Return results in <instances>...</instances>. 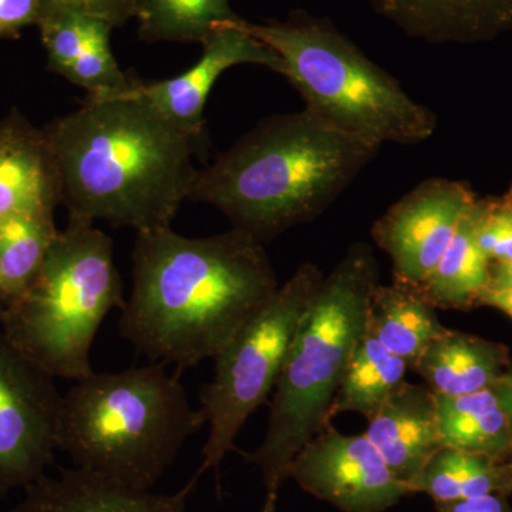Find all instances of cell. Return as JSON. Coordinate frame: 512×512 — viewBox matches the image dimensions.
<instances>
[{
	"label": "cell",
	"instance_id": "6da1fadb",
	"mask_svg": "<svg viewBox=\"0 0 512 512\" xmlns=\"http://www.w3.org/2000/svg\"><path fill=\"white\" fill-rule=\"evenodd\" d=\"M121 336L175 372L214 359L279 288L264 244L245 232H137Z\"/></svg>",
	"mask_w": 512,
	"mask_h": 512
},
{
	"label": "cell",
	"instance_id": "7a4b0ae2",
	"mask_svg": "<svg viewBox=\"0 0 512 512\" xmlns=\"http://www.w3.org/2000/svg\"><path fill=\"white\" fill-rule=\"evenodd\" d=\"M45 131L69 217L153 231L171 227L190 198L194 140L128 87L87 97Z\"/></svg>",
	"mask_w": 512,
	"mask_h": 512
},
{
	"label": "cell",
	"instance_id": "3957f363",
	"mask_svg": "<svg viewBox=\"0 0 512 512\" xmlns=\"http://www.w3.org/2000/svg\"><path fill=\"white\" fill-rule=\"evenodd\" d=\"M380 148L308 109L276 114L198 170L188 200L212 205L265 244L320 217Z\"/></svg>",
	"mask_w": 512,
	"mask_h": 512
},
{
	"label": "cell",
	"instance_id": "277c9868",
	"mask_svg": "<svg viewBox=\"0 0 512 512\" xmlns=\"http://www.w3.org/2000/svg\"><path fill=\"white\" fill-rule=\"evenodd\" d=\"M379 278L373 248L356 242L313 293L279 373L264 440L244 454L261 473L265 497H278L293 458L332 420L330 406L365 333Z\"/></svg>",
	"mask_w": 512,
	"mask_h": 512
},
{
	"label": "cell",
	"instance_id": "5b68a950",
	"mask_svg": "<svg viewBox=\"0 0 512 512\" xmlns=\"http://www.w3.org/2000/svg\"><path fill=\"white\" fill-rule=\"evenodd\" d=\"M180 375L151 362L77 380L63 394L57 448L74 467L134 490H153L205 426Z\"/></svg>",
	"mask_w": 512,
	"mask_h": 512
},
{
	"label": "cell",
	"instance_id": "8992f818",
	"mask_svg": "<svg viewBox=\"0 0 512 512\" xmlns=\"http://www.w3.org/2000/svg\"><path fill=\"white\" fill-rule=\"evenodd\" d=\"M232 25L274 50L312 111L330 126L376 146H416L434 136V111L413 100L329 20L293 12L285 22Z\"/></svg>",
	"mask_w": 512,
	"mask_h": 512
},
{
	"label": "cell",
	"instance_id": "52a82bcc",
	"mask_svg": "<svg viewBox=\"0 0 512 512\" xmlns=\"http://www.w3.org/2000/svg\"><path fill=\"white\" fill-rule=\"evenodd\" d=\"M124 302L113 241L94 222L69 217L35 279L5 303L0 329L49 375L77 382L94 372V339Z\"/></svg>",
	"mask_w": 512,
	"mask_h": 512
},
{
	"label": "cell",
	"instance_id": "ba28073f",
	"mask_svg": "<svg viewBox=\"0 0 512 512\" xmlns=\"http://www.w3.org/2000/svg\"><path fill=\"white\" fill-rule=\"evenodd\" d=\"M322 278L312 262L299 266L212 359L214 375L202 386L198 407L210 426L197 471L201 476L212 470L218 477L239 431L274 393L293 336Z\"/></svg>",
	"mask_w": 512,
	"mask_h": 512
},
{
	"label": "cell",
	"instance_id": "9c48e42d",
	"mask_svg": "<svg viewBox=\"0 0 512 512\" xmlns=\"http://www.w3.org/2000/svg\"><path fill=\"white\" fill-rule=\"evenodd\" d=\"M55 380L0 329V498L55 463L63 400Z\"/></svg>",
	"mask_w": 512,
	"mask_h": 512
},
{
	"label": "cell",
	"instance_id": "30bf717a",
	"mask_svg": "<svg viewBox=\"0 0 512 512\" xmlns=\"http://www.w3.org/2000/svg\"><path fill=\"white\" fill-rule=\"evenodd\" d=\"M289 478L342 512H386L413 494L366 434L346 436L330 423L293 458Z\"/></svg>",
	"mask_w": 512,
	"mask_h": 512
},
{
	"label": "cell",
	"instance_id": "8fae6325",
	"mask_svg": "<svg viewBox=\"0 0 512 512\" xmlns=\"http://www.w3.org/2000/svg\"><path fill=\"white\" fill-rule=\"evenodd\" d=\"M476 204L466 185L429 178L384 212L372 238L392 259L394 282L419 288Z\"/></svg>",
	"mask_w": 512,
	"mask_h": 512
},
{
	"label": "cell",
	"instance_id": "7c38bea8",
	"mask_svg": "<svg viewBox=\"0 0 512 512\" xmlns=\"http://www.w3.org/2000/svg\"><path fill=\"white\" fill-rule=\"evenodd\" d=\"M201 45V59L180 76L153 83L131 79L128 86L131 93L150 103L192 140L202 137L205 104L225 70L239 64H256L284 73V63L274 50L231 22L215 28Z\"/></svg>",
	"mask_w": 512,
	"mask_h": 512
},
{
	"label": "cell",
	"instance_id": "4fadbf2b",
	"mask_svg": "<svg viewBox=\"0 0 512 512\" xmlns=\"http://www.w3.org/2000/svg\"><path fill=\"white\" fill-rule=\"evenodd\" d=\"M62 202V174L45 128L12 111L0 120V220L55 215Z\"/></svg>",
	"mask_w": 512,
	"mask_h": 512
},
{
	"label": "cell",
	"instance_id": "5bb4252c",
	"mask_svg": "<svg viewBox=\"0 0 512 512\" xmlns=\"http://www.w3.org/2000/svg\"><path fill=\"white\" fill-rule=\"evenodd\" d=\"M201 474L173 494L134 490L83 468H62L59 476H43L26 487L9 512H188V498Z\"/></svg>",
	"mask_w": 512,
	"mask_h": 512
},
{
	"label": "cell",
	"instance_id": "9a60e30c",
	"mask_svg": "<svg viewBox=\"0 0 512 512\" xmlns=\"http://www.w3.org/2000/svg\"><path fill=\"white\" fill-rule=\"evenodd\" d=\"M365 434L394 476L412 490L414 480L443 447L436 394L427 384L404 382L369 420Z\"/></svg>",
	"mask_w": 512,
	"mask_h": 512
},
{
	"label": "cell",
	"instance_id": "2e32d148",
	"mask_svg": "<svg viewBox=\"0 0 512 512\" xmlns=\"http://www.w3.org/2000/svg\"><path fill=\"white\" fill-rule=\"evenodd\" d=\"M407 35L429 43L470 40L512 25V0H367Z\"/></svg>",
	"mask_w": 512,
	"mask_h": 512
},
{
	"label": "cell",
	"instance_id": "e0dca14e",
	"mask_svg": "<svg viewBox=\"0 0 512 512\" xmlns=\"http://www.w3.org/2000/svg\"><path fill=\"white\" fill-rule=\"evenodd\" d=\"M510 363L504 345L447 329L431 340L414 370L433 393L460 396L491 389Z\"/></svg>",
	"mask_w": 512,
	"mask_h": 512
},
{
	"label": "cell",
	"instance_id": "ac0fdd59",
	"mask_svg": "<svg viewBox=\"0 0 512 512\" xmlns=\"http://www.w3.org/2000/svg\"><path fill=\"white\" fill-rule=\"evenodd\" d=\"M365 330L414 370L431 340L447 328L416 288L394 282L379 284L373 292Z\"/></svg>",
	"mask_w": 512,
	"mask_h": 512
},
{
	"label": "cell",
	"instance_id": "d6986e66",
	"mask_svg": "<svg viewBox=\"0 0 512 512\" xmlns=\"http://www.w3.org/2000/svg\"><path fill=\"white\" fill-rule=\"evenodd\" d=\"M436 410L441 446L498 461L510 457V421L493 389L460 396L436 394Z\"/></svg>",
	"mask_w": 512,
	"mask_h": 512
},
{
	"label": "cell",
	"instance_id": "ffe728a7",
	"mask_svg": "<svg viewBox=\"0 0 512 512\" xmlns=\"http://www.w3.org/2000/svg\"><path fill=\"white\" fill-rule=\"evenodd\" d=\"M476 205L461 221L456 235L426 281L417 288L436 309L461 311L471 308L478 303V296L490 281L491 261L478 247L474 232Z\"/></svg>",
	"mask_w": 512,
	"mask_h": 512
},
{
	"label": "cell",
	"instance_id": "44dd1931",
	"mask_svg": "<svg viewBox=\"0 0 512 512\" xmlns=\"http://www.w3.org/2000/svg\"><path fill=\"white\" fill-rule=\"evenodd\" d=\"M407 369L404 360L365 330L330 406V419L342 413H359L369 421L406 382Z\"/></svg>",
	"mask_w": 512,
	"mask_h": 512
},
{
	"label": "cell",
	"instance_id": "7402d4cb",
	"mask_svg": "<svg viewBox=\"0 0 512 512\" xmlns=\"http://www.w3.org/2000/svg\"><path fill=\"white\" fill-rule=\"evenodd\" d=\"M413 494L429 495L434 504L488 494H511L505 461L441 447L412 484Z\"/></svg>",
	"mask_w": 512,
	"mask_h": 512
},
{
	"label": "cell",
	"instance_id": "603a6c76",
	"mask_svg": "<svg viewBox=\"0 0 512 512\" xmlns=\"http://www.w3.org/2000/svg\"><path fill=\"white\" fill-rule=\"evenodd\" d=\"M134 18L146 42L202 43L239 16L229 0H138Z\"/></svg>",
	"mask_w": 512,
	"mask_h": 512
},
{
	"label": "cell",
	"instance_id": "cb8c5ba5",
	"mask_svg": "<svg viewBox=\"0 0 512 512\" xmlns=\"http://www.w3.org/2000/svg\"><path fill=\"white\" fill-rule=\"evenodd\" d=\"M59 232L55 215H13L0 220V292L5 302L35 279Z\"/></svg>",
	"mask_w": 512,
	"mask_h": 512
},
{
	"label": "cell",
	"instance_id": "d4e9b609",
	"mask_svg": "<svg viewBox=\"0 0 512 512\" xmlns=\"http://www.w3.org/2000/svg\"><path fill=\"white\" fill-rule=\"evenodd\" d=\"M37 26L49 59V69L57 74H62L90 47L110 42L113 30V26L104 20L64 9L46 10Z\"/></svg>",
	"mask_w": 512,
	"mask_h": 512
},
{
	"label": "cell",
	"instance_id": "484cf974",
	"mask_svg": "<svg viewBox=\"0 0 512 512\" xmlns=\"http://www.w3.org/2000/svg\"><path fill=\"white\" fill-rule=\"evenodd\" d=\"M60 76L83 87L89 96L94 97L124 92L131 82L114 59L110 42L87 49Z\"/></svg>",
	"mask_w": 512,
	"mask_h": 512
},
{
	"label": "cell",
	"instance_id": "4316f807",
	"mask_svg": "<svg viewBox=\"0 0 512 512\" xmlns=\"http://www.w3.org/2000/svg\"><path fill=\"white\" fill-rule=\"evenodd\" d=\"M474 232L478 247L491 262L512 259V214L504 205H476Z\"/></svg>",
	"mask_w": 512,
	"mask_h": 512
},
{
	"label": "cell",
	"instance_id": "83f0119b",
	"mask_svg": "<svg viewBox=\"0 0 512 512\" xmlns=\"http://www.w3.org/2000/svg\"><path fill=\"white\" fill-rule=\"evenodd\" d=\"M137 3L138 0H43V13L50 9L73 10L104 20L114 29L134 18Z\"/></svg>",
	"mask_w": 512,
	"mask_h": 512
},
{
	"label": "cell",
	"instance_id": "f1b7e54d",
	"mask_svg": "<svg viewBox=\"0 0 512 512\" xmlns=\"http://www.w3.org/2000/svg\"><path fill=\"white\" fill-rule=\"evenodd\" d=\"M42 16L43 0H0V39L39 25Z\"/></svg>",
	"mask_w": 512,
	"mask_h": 512
},
{
	"label": "cell",
	"instance_id": "f546056e",
	"mask_svg": "<svg viewBox=\"0 0 512 512\" xmlns=\"http://www.w3.org/2000/svg\"><path fill=\"white\" fill-rule=\"evenodd\" d=\"M504 495L488 494L468 500L450 501L436 505L437 512H512Z\"/></svg>",
	"mask_w": 512,
	"mask_h": 512
},
{
	"label": "cell",
	"instance_id": "4dcf8cb0",
	"mask_svg": "<svg viewBox=\"0 0 512 512\" xmlns=\"http://www.w3.org/2000/svg\"><path fill=\"white\" fill-rule=\"evenodd\" d=\"M480 305L491 306L512 319V288H487L478 296Z\"/></svg>",
	"mask_w": 512,
	"mask_h": 512
},
{
	"label": "cell",
	"instance_id": "1f68e13d",
	"mask_svg": "<svg viewBox=\"0 0 512 512\" xmlns=\"http://www.w3.org/2000/svg\"><path fill=\"white\" fill-rule=\"evenodd\" d=\"M491 389L497 394L501 407L507 414L512 434V363L504 370L503 375L498 377L497 382L494 383Z\"/></svg>",
	"mask_w": 512,
	"mask_h": 512
},
{
	"label": "cell",
	"instance_id": "d6a6232c",
	"mask_svg": "<svg viewBox=\"0 0 512 512\" xmlns=\"http://www.w3.org/2000/svg\"><path fill=\"white\" fill-rule=\"evenodd\" d=\"M490 288H512V259L490 262Z\"/></svg>",
	"mask_w": 512,
	"mask_h": 512
},
{
	"label": "cell",
	"instance_id": "836d02e7",
	"mask_svg": "<svg viewBox=\"0 0 512 512\" xmlns=\"http://www.w3.org/2000/svg\"><path fill=\"white\" fill-rule=\"evenodd\" d=\"M276 504H278V497H265L264 504L256 512H278Z\"/></svg>",
	"mask_w": 512,
	"mask_h": 512
},
{
	"label": "cell",
	"instance_id": "e575fe53",
	"mask_svg": "<svg viewBox=\"0 0 512 512\" xmlns=\"http://www.w3.org/2000/svg\"><path fill=\"white\" fill-rule=\"evenodd\" d=\"M505 464H507L508 477H510V490L512 494V451L510 457L505 460Z\"/></svg>",
	"mask_w": 512,
	"mask_h": 512
},
{
	"label": "cell",
	"instance_id": "d590c367",
	"mask_svg": "<svg viewBox=\"0 0 512 512\" xmlns=\"http://www.w3.org/2000/svg\"><path fill=\"white\" fill-rule=\"evenodd\" d=\"M5 298H3L2 292H0V325H2L3 312H5Z\"/></svg>",
	"mask_w": 512,
	"mask_h": 512
},
{
	"label": "cell",
	"instance_id": "8d00e7d4",
	"mask_svg": "<svg viewBox=\"0 0 512 512\" xmlns=\"http://www.w3.org/2000/svg\"><path fill=\"white\" fill-rule=\"evenodd\" d=\"M505 207H507L508 210H510V212L512 214V192H511L510 198H508V201L505 202Z\"/></svg>",
	"mask_w": 512,
	"mask_h": 512
}]
</instances>
